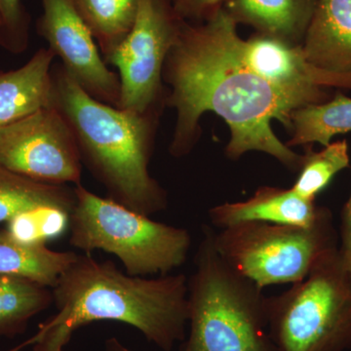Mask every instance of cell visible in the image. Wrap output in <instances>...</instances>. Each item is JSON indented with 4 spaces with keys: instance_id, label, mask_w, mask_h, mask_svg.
Here are the masks:
<instances>
[{
    "instance_id": "cell-1",
    "label": "cell",
    "mask_w": 351,
    "mask_h": 351,
    "mask_svg": "<svg viewBox=\"0 0 351 351\" xmlns=\"http://www.w3.org/2000/svg\"><path fill=\"white\" fill-rule=\"evenodd\" d=\"M237 25L223 9L204 22L184 23L162 71L171 87L166 105L177 112L171 156L191 154L199 138L201 115L213 112L230 126L228 158L265 152L299 172L302 156L281 143L270 124L278 120L290 132L293 113L313 104L269 82L245 61Z\"/></svg>"
},
{
    "instance_id": "cell-2",
    "label": "cell",
    "mask_w": 351,
    "mask_h": 351,
    "mask_svg": "<svg viewBox=\"0 0 351 351\" xmlns=\"http://www.w3.org/2000/svg\"><path fill=\"white\" fill-rule=\"evenodd\" d=\"M57 313L25 345L32 351H64L76 330L97 321L125 323L159 350L172 351L186 336L188 278L132 276L112 262L77 255L52 288Z\"/></svg>"
},
{
    "instance_id": "cell-3",
    "label": "cell",
    "mask_w": 351,
    "mask_h": 351,
    "mask_svg": "<svg viewBox=\"0 0 351 351\" xmlns=\"http://www.w3.org/2000/svg\"><path fill=\"white\" fill-rule=\"evenodd\" d=\"M52 106L73 132L82 164L108 197L151 217L167 208L165 189L149 174L161 112L142 113L97 101L61 63L53 64Z\"/></svg>"
},
{
    "instance_id": "cell-4",
    "label": "cell",
    "mask_w": 351,
    "mask_h": 351,
    "mask_svg": "<svg viewBox=\"0 0 351 351\" xmlns=\"http://www.w3.org/2000/svg\"><path fill=\"white\" fill-rule=\"evenodd\" d=\"M188 279L189 334L180 351H277L267 330V297L219 256L203 226Z\"/></svg>"
},
{
    "instance_id": "cell-5",
    "label": "cell",
    "mask_w": 351,
    "mask_h": 351,
    "mask_svg": "<svg viewBox=\"0 0 351 351\" xmlns=\"http://www.w3.org/2000/svg\"><path fill=\"white\" fill-rule=\"evenodd\" d=\"M75 191L68 219L71 246L86 254H112L132 276H167L188 260L191 237L186 228L154 221L82 184Z\"/></svg>"
},
{
    "instance_id": "cell-6",
    "label": "cell",
    "mask_w": 351,
    "mask_h": 351,
    "mask_svg": "<svg viewBox=\"0 0 351 351\" xmlns=\"http://www.w3.org/2000/svg\"><path fill=\"white\" fill-rule=\"evenodd\" d=\"M267 330L277 351L351 350V274L338 248L308 276L267 297Z\"/></svg>"
},
{
    "instance_id": "cell-7",
    "label": "cell",
    "mask_w": 351,
    "mask_h": 351,
    "mask_svg": "<svg viewBox=\"0 0 351 351\" xmlns=\"http://www.w3.org/2000/svg\"><path fill=\"white\" fill-rule=\"evenodd\" d=\"M339 239L331 210L314 225L248 221L214 232L217 252L233 269L258 287L304 280Z\"/></svg>"
},
{
    "instance_id": "cell-8",
    "label": "cell",
    "mask_w": 351,
    "mask_h": 351,
    "mask_svg": "<svg viewBox=\"0 0 351 351\" xmlns=\"http://www.w3.org/2000/svg\"><path fill=\"white\" fill-rule=\"evenodd\" d=\"M172 0H138L137 17L123 43L104 61L119 69L121 108L161 112L166 105L162 71L182 25Z\"/></svg>"
},
{
    "instance_id": "cell-9",
    "label": "cell",
    "mask_w": 351,
    "mask_h": 351,
    "mask_svg": "<svg viewBox=\"0 0 351 351\" xmlns=\"http://www.w3.org/2000/svg\"><path fill=\"white\" fill-rule=\"evenodd\" d=\"M0 166L43 184H82L75 135L53 106L0 128Z\"/></svg>"
},
{
    "instance_id": "cell-10",
    "label": "cell",
    "mask_w": 351,
    "mask_h": 351,
    "mask_svg": "<svg viewBox=\"0 0 351 351\" xmlns=\"http://www.w3.org/2000/svg\"><path fill=\"white\" fill-rule=\"evenodd\" d=\"M36 32L76 82L97 101L121 108L119 75L101 59L93 34L73 0H41Z\"/></svg>"
},
{
    "instance_id": "cell-11",
    "label": "cell",
    "mask_w": 351,
    "mask_h": 351,
    "mask_svg": "<svg viewBox=\"0 0 351 351\" xmlns=\"http://www.w3.org/2000/svg\"><path fill=\"white\" fill-rule=\"evenodd\" d=\"M325 208L316 205L315 200L302 197L292 188L265 186L249 199L217 205L208 214L212 225L219 230L248 221L311 226Z\"/></svg>"
},
{
    "instance_id": "cell-12",
    "label": "cell",
    "mask_w": 351,
    "mask_h": 351,
    "mask_svg": "<svg viewBox=\"0 0 351 351\" xmlns=\"http://www.w3.org/2000/svg\"><path fill=\"white\" fill-rule=\"evenodd\" d=\"M302 48L317 68L351 73V0H317Z\"/></svg>"
},
{
    "instance_id": "cell-13",
    "label": "cell",
    "mask_w": 351,
    "mask_h": 351,
    "mask_svg": "<svg viewBox=\"0 0 351 351\" xmlns=\"http://www.w3.org/2000/svg\"><path fill=\"white\" fill-rule=\"evenodd\" d=\"M55 57L41 48L21 68L0 71V128L52 106Z\"/></svg>"
},
{
    "instance_id": "cell-14",
    "label": "cell",
    "mask_w": 351,
    "mask_h": 351,
    "mask_svg": "<svg viewBox=\"0 0 351 351\" xmlns=\"http://www.w3.org/2000/svg\"><path fill=\"white\" fill-rule=\"evenodd\" d=\"M317 0H226L223 9L256 34L302 45Z\"/></svg>"
},
{
    "instance_id": "cell-15",
    "label": "cell",
    "mask_w": 351,
    "mask_h": 351,
    "mask_svg": "<svg viewBox=\"0 0 351 351\" xmlns=\"http://www.w3.org/2000/svg\"><path fill=\"white\" fill-rule=\"evenodd\" d=\"M75 203V186L32 181L0 166V223L40 212L69 217Z\"/></svg>"
},
{
    "instance_id": "cell-16",
    "label": "cell",
    "mask_w": 351,
    "mask_h": 351,
    "mask_svg": "<svg viewBox=\"0 0 351 351\" xmlns=\"http://www.w3.org/2000/svg\"><path fill=\"white\" fill-rule=\"evenodd\" d=\"M77 255L52 250L45 241H25L0 230V276L23 277L52 289Z\"/></svg>"
},
{
    "instance_id": "cell-17",
    "label": "cell",
    "mask_w": 351,
    "mask_h": 351,
    "mask_svg": "<svg viewBox=\"0 0 351 351\" xmlns=\"http://www.w3.org/2000/svg\"><path fill=\"white\" fill-rule=\"evenodd\" d=\"M291 120L288 147L315 143L326 147L335 136L351 132V98L338 91L325 103L295 110Z\"/></svg>"
},
{
    "instance_id": "cell-18",
    "label": "cell",
    "mask_w": 351,
    "mask_h": 351,
    "mask_svg": "<svg viewBox=\"0 0 351 351\" xmlns=\"http://www.w3.org/2000/svg\"><path fill=\"white\" fill-rule=\"evenodd\" d=\"M53 304L52 289L29 279L0 276V337L24 334L29 321Z\"/></svg>"
},
{
    "instance_id": "cell-19",
    "label": "cell",
    "mask_w": 351,
    "mask_h": 351,
    "mask_svg": "<svg viewBox=\"0 0 351 351\" xmlns=\"http://www.w3.org/2000/svg\"><path fill=\"white\" fill-rule=\"evenodd\" d=\"M89 27L104 60L112 54L131 32L138 0H73Z\"/></svg>"
},
{
    "instance_id": "cell-20",
    "label": "cell",
    "mask_w": 351,
    "mask_h": 351,
    "mask_svg": "<svg viewBox=\"0 0 351 351\" xmlns=\"http://www.w3.org/2000/svg\"><path fill=\"white\" fill-rule=\"evenodd\" d=\"M350 167V152L346 140L330 143L322 151L314 152L311 145L302 154L301 168L292 189L302 197L315 200L335 176Z\"/></svg>"
},
{
    "instance_id": "cell-21",
    "label": "cell",
    "mask_w": 351,
    "mask_h": 351,
    "mask_svg": "<svg viewBox=\"0 0 351 351\" xmlns=\"http://www.w3.org/2000/svg\"><path fill=\"white\" fill-rule=\"evenodd\" d=\"M31 22L23 0H0V46L11 54L24 53L29 46Z\"/></svg>"
},
{
    "instance_id": "cell-22",
    "label": "cell",
    "mask_w": 351,
    "mask_h": 351,
    "mask_svg": "<svg viewBox=\"0 0 351 351\" xmlns=\"http://www.w3.org/2000/svg\"><path fill=\"white\" fill-rule=\"evenodd\" d=\"M180 17L189 23L204 22L223 9L226 0H172Z\"/></svg>"
},
{
    "instance_id": "cell-23",
    "label": "cell",
    "mask_w": 351,
    "mask_h": 351,
    "mask_svg": "<svg viewBox=\"0 0 351 351\" xmlns=\"http://www.w3.org/2000/svg\"><path fill=\"white\" fill-rule=\"evenodd\" d=\"M339 239V254L351 274V193L341 210Z\"/></svg>"
},
{
    "instance_id": "cell-24",
    "label": "cell",
    "mask_w": 351,
    "mask_h": 351,
    "mask_svg": "<svg viewBox=\"0 0 351 351\" xmlns=\"http://www.w3.org/2000/svg\"><path fill=\"white\" fill-rule=\"evenodd\" d=\"M105 351H133L129 350L119 339L110 338L106 341Z\"/></svg>"
},
{
    "instance_id": "cell-25",
    "label": "cell",
    "mask_w": 351,
    "mask_h": 351,
    "mask_svg": "<svg viewBox=\"0 0 351 351\" xmlns=\"http://www.w3.org/2000/svg\"><path fill=\"white\" fill-rule=\"evenodd\" d=\"M23 348V346H17V348H12V350H9L7 351H20L21 348Z\"/></svg>"
},
{
    "instance_id": "cell-26",
    "label": "cell",
    "mask_w": 351,
    "mask_h": 351,
    "mask_svg": "<svg viewBox=\"0 0 351 351\" xmlns=\"http://www.w3.org/2000/svg\"></svg>"
}]
</instances>
